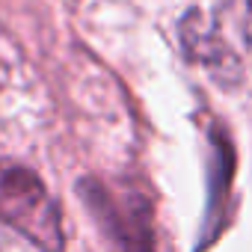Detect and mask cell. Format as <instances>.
Segmentation results:
<instances>
[{
  "mask_svg": "<svg viewBox=\"0 0 252 252\" xmlns=\"http://www.w3.org/2000/svg\"><path fill=\"white\" fill-rule=\"evenodd\" d=\"M0 220L18 228L45 252H57L63 246L60 211L51 202L45 184L27 166L3 155H0Z\"/></svg>",
  "mask_w": 252,
  "mask_h": 252,
  "instance_id": "obj_1",
  "label": "cell"
},
{
  "mask_svg": "<svg viewBox=\"0 0 252 252\" xmlns=\"http://www.w3.org/2000/svg\"><path fill=\"white\" fill-rule=\"evenodd\" d=\"M178 36H181L184 57L193 65L205 68L222 86L240 83V77H243L240 60H237L234 48L228 45L217 15H211L205 9H190L178 24Z\"/></svg>",
  "mask_w": 252,
  "mask_h": 252,
  "instance_id": "obj_2",
  "label": "cell"
},
{
  "mask_svg": "<svg viewBox=\"0 0 252 252\" xmlns=\"http://www.w3.org/2000/svg\"><path fill=\"white\" fill-rule=\"evenodd\" d=\"M225 15L240 30L246 45H252V0H225Z\"/></svg>",
  "mask_w": 252,
  "mask_h": 252,
  "instance_id": "obj_3",
  "label": "cell"
},
{
  "mask_svg": "<svg viewBox=\"0 0 252 252\" xmlns=\"http://www.w3.org/2000/svg\"><path fill=\"white\" fill-rule=\"evenodd\" d=\"M0 80H3V68H0Z\"/></svg>",
  "mask_w": 252,
  "mask_h": 252,
  "instance_id": "obj_4",
  "label": "cell"
}]
</instances>
